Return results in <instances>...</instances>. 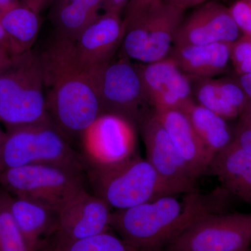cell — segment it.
Masks as SVG:
<instances>
[{"instance_id": "cell-1", "label": "cell", "mask_w": 251, "mask_h": 251, "mask_svg": "<svg viewBox=\"0 0 251 251\" xmlns=\"http://www.w3.org/2000/svg\"><path fill=\"white\" fill-rule=\"evenodd\" d=\"M39 55L48 115L72 144H81L103 114L92 72L79 62L75 41L55 34Z\"/></svg>"}, {"instance_id": "cell-2", "label": "cell", "mask_w": 251, "mask_h": 251, "mask_svg": "<svg viewBox=\"0 0 251 251\" xmlns=\"http://www.w3.org/2000/svg\"><path fill=\"white\" fill-rule=\"evenodd\" d=\"M226 190L211 195L197 191L167 195L125 210L112 212L110 227L137 251H164L175 237L203 214L219 212Z\"/></svg>"}, {"instance_id": "cell-3", "label": "cell", "mask_w": 251, "mask_h": 251, "mask_svg": "<svg viewBox=\"0 0 251 251\" xmlns=\"http://www.w3.org/2000/svg\"><path fill=\"white\" fill-rule=\"evenodd\" d=\"M49 120L39 52L11 56L0 72V122L9 128Z\"/></svg>"}, {"instance_id": "cell-4", "label": "cell", "mask_w": 251, "mask_h": 251, "mask_svg": "<svg viewBox=\"0 0 251 251\" xmlns=\"http://www.w3.org/2000/svg\"><path fill=\"white\" fill-rule=\"evenodd\" d=\"M49 164L85 171L82 153L50 120L7 128L0 148L3 169Z\"/></svg>"}, {"instance_id": "cell-5", "label": "cell", "mask_w": 251, "mask_h": 251, "mask_svg": "<svg viewBox=\"0 0 251 251\" xmlns=\"http://www.w3.org/2000/svg\"><path fill=\"white\" fill-rule=\"evenodd\" d=\"M86 176L94 194L115 211L171 195L148 160L137 154L113 166L87 167Z\"/></svg>"}, {"instance_id": "cell-6", "label": "cell", "mask_w": 251, "mask_h": 251, "mask_svg": "<svg viewBox=\"0 0 251 251\" xmlns=\"http://www.w3.org/2000/svg\"><path fill=\"white\" fill-rule=\"evenodd\" d=\"M85 171L49 164L4 170L0 186L14 197L40 203L58 211L87 189Z\"/></svg>"}, {"instance_id": "cell-7", "label": "cell", "mask_w": 251, "mask_h": 251, "mask_svg": "<svg viewBox=\"0 0 251 251\" xmlns=\"http://www.w3.org/2000/svg\"><path fill=\"white\" fill-rule=\"evenodd\" d=\"M91 72L103 114L117 115L140 127L152 113L137 64L128 57L122 54Z\"/></svg>"}, {"instance_id": "cell-8", "label": "cell", "mask_w": 251, "mask_h": 251, "mask_svg": "<svg viewBox=\"0 0 251 251\" xmlns=\"http://www.w3.org/2000/svg\"><path fill=\"white\" fill-rule=\"evenodd\" d=\"M184 11L175 5L160 1L125 23L122 54L143 64L168 57L175 34L184 19Z\"/></svg>"}, {"instance_id": "cell-9", "label": "cell", "mask_w": 251, "mask_h": 251, "mask_svg": "<svg viewBox=\"0 0 251 251\" xmlns=\"http://www.w3.org/2000/svg\"><path fill=\"white\" fill-rule=\"evenodd\" d=\"M251 245V212H209L193 221L164 251H241Z\"/></svg>"}, {"instance_id": "cell-10", "label": "cell", "mask_w": 251, "mask_h": 251, "mask_svg": "<svg viewBox=\"0 0 251 251\" xmlns=\"http://www.w3.org/2000/svg\"><path fill=\"white\" fill-rule=\"evenodd\" d=\"M147 160L171 195L196 191L198 179L188 166L153 111L140 126Z\"/></svg>"}, {"instance_id": "cell-11", "label": "cell", "mask_w": 251, "mask_h": 251, "mask_svg": "<svg viewBox=\"0 0 251 251\" xmlns=\"http://www.w3.org/2000/svg\"><path fill=\"white\" fill-rule=\"evenodd\" d=\"M135 128L133 124L117 115H100L81 141L86 168L113 166L136 155Z\"/></svg>"}, {"instance_id": "cell-12", "label": "cell", "mask_w": 251, "mask_h": 251, "mask_svg": "<svg viewBox=\"0 0 251 251\" xmlns=\"http://www.w3.org/2000/svg\"><path fill=\"white\" fill-rule=\"evenodd\" d=\"M144 89L153 110H181L193 100L192 84L171 57L137 64Z\"/></svg>"}, {"instance_id": "cell-13", "label": "cell", "mask_w": 251, "mask_h": 251, "mask_svg": "<svg viewBox=\"0 0 251 251\" xmlns=\"http://www.w3.org/2000/svg\"><path fill=\"white\" fill-rule=\"evenodd\" d=\"M228 8L216 1L198 6L183 19L175 34L174 46L234 43L242 34Z\"/></svg>"}, {"instance_id": "cell-14", "label": "cell", "mask_w": 251, "mask_h": 251, "mask_svg": "<svg viewBox=\"0 0 251 251\" xmlns=\"http://www.w3.org/2000/svg\"><path fill=\"white\" fill-rule=\"evenodd\" d=\"M111 216V209L101 198L83 190L59 211L53 236L72 242L108 232Z\"/></svg>"}, {"instance_id": "cell-15", "label": "cell", "mask_w": 251, "mask_h": 251, "mask_svg": "<svg viewBox=\"0 0 251 251\" xmlns=\"http://www.w3.org/2000/svg\"><path fill=\"white\" fill-rule=\"evenodd\" d=\"M125 32L120 15L105 13L99 16L75 41V52L82 67L93 72L112 61Z\"/></svg>"}, {"instance_id": "cell-16", "label": "cell", "mask_w": 251, "mask_h": 251, "mask_svg": "<svg viewBox=\"0 0 251 251\" xmlns=\"http://www.w3.org/2000/svg\"><path fill=\"white\" fill-rule=\"evenodd\" d=\"M175 146L198 178L206 173L212 158L181 110H153Z\"/></svg>"}, {"instance_id": "cell-17", "label": "cell", "mask_w": 251, "mask_h": 251, "mask_svg": "<svg viewBox=\"0 0 251 251\" xmlns=\"http://www.w3.org/2000/svg\"><path fill=\"white\" fill-rule=\"evenodd\" d=\"M232 43L174 46L170 57L189 77L206 78L226 72L231 61Z\"/></svg>"}, {"instance_id": "cell-18", "label": "cell", "mask_w": 251, "mask_h": 251, "mask_svg": "<svg viewBox=\"0 0 251 251\" xmlns=\"http://www.w3.org/2000/svg\"><path fill=\"white\" fill-rule=\"evenodd\" d=\"M10 209L31 251L40 250L57 231L58 211L11 195Z\"/></svg>"}, {"instance_id": "cell-19", "label": "cell", "mask_w": 251, "mask_h": 251, "mask_svg": "<svg viewBox=\"0 0 251 251\" xmlns=\"http://www.w3.org/2000/svg\"><path fill=\"white\" fill-rule=\"evenodd\" d=\"M207 171L217 176L230 194L251 208V154L232 143L213 158Z\"/></svg>"}, {"instance_id": "cell-20", "label": "cell", "mask_w": 251, "mask_h": 251, "mask_svg": "<svg viewBox=\"0 0 251 251\" xmlns=\"http://www.w3.org/2000/svg\"><path fill=\"white\" fill-rule=\"evenodd\" d=\"M192 86L198 104L226 120L237 118L249 98L239 80L213 77L197 78Z\"/></svg>"}, {"instance_id": "cell-21", "label": "cell", "mask_w": 251, "mask_h": 251, "mask_svg": "<svg viewBox=\"0 0 251 251\" xmlns=\"http://www.w3.org/2000/svg\"><path fill=\"white\" fill-rule=\"evenodd\" d=\"M50 19L55 33L75 41L86 28L99 17L103 0H54Z\"/></svg>"}, {"instance_id": "cell-22", "label": "cell", "mask_w": 251, "mask_h": 251, "mask_svg": "<svg viewBox=\"0 0 251 251\" xmlns=\"http://www.w3.org/2000/svg\"><path fill=\"white\" fill-rule=\"evenodd\" d=\"M208 152L214 158L233 141V134L227 120L192 100L181 109Z\"/></svg>"}, {"instance_id": "cell-23", "label": "cell", "mask_w": 251, "mask_h": 251, "mask_svg": "<svg viewBox=\"0 0 251 251\" xmlns=\"http://www.w3.org/2000/svg\"><path fill=\"white\" fill-rule=\"evenodd\" d=\"M39 14L27 6H14L6 10L0 18L7 49L11 55L31 50L40 29Z\"/></svg>"}, {"instance_id": "cell-24", "label": "cell", "mask_w": 251, "mask_h": 251, "mask_svg": "<svg viewBox=\"0 0 251 251\" xmlns=\"http://www.w3.org/2000/svg\"><path fill=\"white\" fill-rule=\"evenodd\" d=\"M48 244L54 251H137L109 231L72 242L60 240L52 236Z\"/></svg>"}, {"instance_id": "cell-25", "label": "cell", "mask_w": 251, "mask_h": 251, "mask_svg": "<svg viewBox=\"0 0 251 251\" xmlns=\"http://www.w3.org/2000/svg\"><path fill=\"white\" fill-rule=\"evenodd\" d=\"M11 194L0 187V251H31L10 209Z\"/></svg>"}, {"instance_id": "cell-26", "label": "cell", "mask_w": 251, "mask_h": 251, "mask_svg": "<svg viewBox=\"0 0 251 251\" xmlns=\"http://www.w3.org/2000/svg\"><path fill=\"white\" fill-rule=\"evenodd\" d=\"M233 141L251 154V100L249 99L237 117Z\"/></svg>"}, {"instance_id": "cell-27", "label": "cell", "mask_w": 251, "mask_h": 251, "mask_svg": "<svg viewBox=\"0 0 251 251\" xmlns=\"http://www.w3.org/2000/svg\"><path fill=\"white\" fill-rule=\"evenodd\" d=\"M251 57V34H242L232 43L231 61L234 68Z\"/></svg>"}, {"instance_id": "cell-28", "label": "cell", "mask_w": 251, "mask_h": 251, "mask_svg": "<svg viewBox=\"0 0 251 251\" xmlns=\"http://www.w3.org/2000/svg\"><path fill=\"white\" fill-rule=\"evenodd\" d=\"M163 0H130L125 9V16L123 21L127 23L138 15L143 13L151 5Z\"/></svg>"}, {"instance_id": "cell-29", "label": "cell", "mask_w": 251, "mask_h": 251, "mask_svg": "<svg viewBox=\"0 0 251 251\" xmlns=\"http://www.w3.org/2000/svg\"><path fill=\"white\" fill-rule=\"evenodd\" d=\"M130 0H103V9L105 13L120 15L126 9Z\"/></svg>"}, {"instance_id": "cell-30", "label": "cell", "mask_w": 251, "mask_h": 251, "mask_svg": "<svg viewBox=\"0 0 251 251\" xmlns=\"http://www.w3.org/2000/svg\"><path fill=\"white\" fill-rule=\"evenodd\" d=\"M54 0H23V5L39 14L49 5L52 4Z\"/></svg>"}, {"instance_id": "cell-31", "label": "cell", "mask_w": 251, "mask_h": 251, "mask_svg": "<svg viewBox=\"0 0 251 251\" xmlns=\"http://www.w3.org/2000/svg\"><path fill=\"white\" fill-rule=\"evenodd\" d=\"M163 1L186 10L188 8L200 6L208 1V0H163Z\"/></svg>"}, {"instance_id": "cell-32", "label": "cell", "mask_w": 251, "mask_h": 251, "mask_svg": "<svg viewBox=\"0 0 251 251\" xmlns=\"http://www.w3.org/2000/svg\"><path fill=\"white\" fill-rule=\"evenodd\" d=\"M239 82L243 90L247 94L248 98L251 100V74L240 75Z\"/></svg>"}, {"instance_id": "cell-33", "label": "cell", "mask_w": 251, "mask_h": 251, "mask_svg": "<svg viewBox=\"0 0 251 251\" xmlns=\"http://www.w3.org/2000/svg\"><path fill=\"white\" fill-rule=\"evenodd\" d=\"M11 54L4 46L0 45V69H4L11 62Z\"/></svg>"}, {"instance_id": "cell-34", "label": "cell", "mask_w": 251, "mask_h": 251, "mask_svg": "<svg viewBox=\"0 0 251 251\" xmlns=\"http://www.w3.org/2000/svg\"><path fill=\"white\" fill-rule=\"evenodd\" d=\"M236 73L239 76L245 74H251V57L247 59V60L241 63L239 65L234 68Z\"/></svg>"}, {"instance_id": "cell-35", "label": "cell", "mask_w": 251, "mask_h": 251, "mask_svg": "<svg viewBox=\"0 0 251 251\" xmlns=\"http://www.w3.org/2000/svg\"><path fill=\"white\" fill-rule=\"evenodd\" d=\"M0 45L4 46L5 49L7 50V41H6V35L4 29L1 27V24H0Z\"/></svg>"}, {"instance_id": "cell-36", "label": "cell", "mask_w": 251, "mask_h": 251, "mask_svg": "<svg viewBox=\"0 0 251 251\" xmlns=\"http://www.w3.org/2000/svg\"><path fill=\"white\" fill-rule=\"evenodd\" d=\"M38 251H54L52 250V248L50 247L49 244H48L47 243H46L45 245H44V247L41 248L40 250H39Z\"/></svg>"}, {"instance_id": "cell-37", "label": "cell", "mask_w": 251, "mask_h": 251, "mask_svg": "<svg viewBox=\"0 0 251 251\" xmlns=\"http://www.w3.org/2000/svg\"><path fill=\"white\" fill-rule=\"evenodd\" d=\"M11 1V0H0V6L4 7V6H7Z\"/></svg>"}, {"instance_id": "cell-38", "label": "cell", "mask_w": 251, "mask_h": 251, "mask_svg": "<svg viewBox=\"0 0 251 251\" xmlns=\"http://www.w3.org/2000/svg\"><path fill=\"white\" fill-rule=\"evenodd\" d=\"M244 34H251V21L250 23V25H249V27H248L247 31H246Z\"/></svg>"}, {"instance_id": "cell-39", "label": "cell", "mask_w": 251, "mask_h": 251, "mask_svg": "<svg viewBox=\"0 0 251 251\" xmlns=\"http://www.w3.org/2000/svg\"><path fill=\"white\" fill-rule=\"evenodd\" d=\"M4 135H5L4 132L3 131V130L1 129V128H0V139H1V138H4Z\"/></svg>"}, {"instance_id": "cell-40", "label": "cell", "mask_w": 251, "mask_h": 251, "mask_svg": "<svg viewBox=\"0 0 251 251\" xmlns=\"http://www.w3.org/2000/svg\"><path fill=\"white\" fill-rule=\"evenodd\" d=\"M4 171V169H3L2 167L0 166V177H1V175L2 174V172Z\"/></svg>"}, {"instance_id": "cell-41", "label": "cell", "mask_w": 251, "mask_h": 251, "mask_svg": "<svg viewBox=\"0 0 251 251\" xmlns=\"http://www.w3.org/2000/svg\"><path fill=\"white\" fill-rule=\"evenodd\" d=\"M4 138H1V139H0V148H1V144H2V142H3V140H4Z\"/></svg>"}, {"instance_id": "cell-42", "label": "cell", "mask_w": 251, "mask_h": 251, "mask_svg": "<svg viewBox=\"0 0 251 251\" xmlns=\"http://www.w3.org/2000/svg\"><path fill=\"white\" fill-rule=\"evenodd\" d=\"M241 251H251V248H249V249H244V250Z\"/></svg>"}]
</instances>
